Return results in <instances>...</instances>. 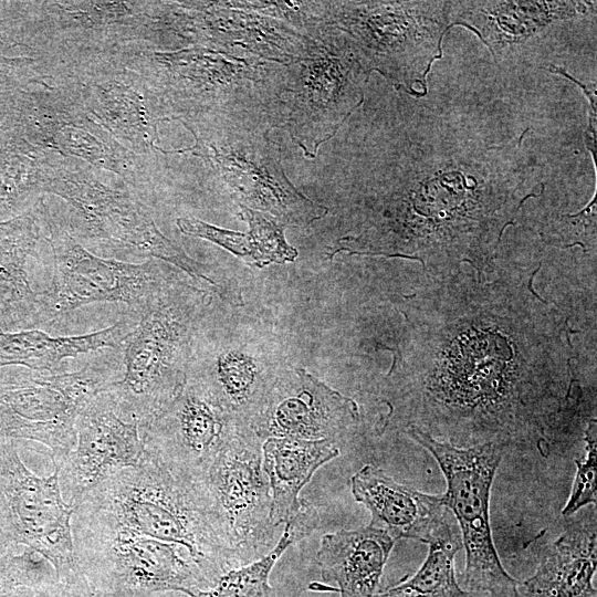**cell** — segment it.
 <instances>
[{"label":"cell","instance_id":"cell-1","mask_svg":"<svg viewBox=\"0 0 597 597\" xmlns=\"http://www.w3.org/2000/svg\"><path fill=\"white\" fill-rule=\"evenodd\" d=\"M140 56V77L171 119L281 127L285 65L195 45Z\"/></svg>","mask_w":597,"mask_h":597},{"label":"cell","instance_id":"cell-2","mask_svg":"<svg viewBox=\"0 0 597 597\" xmlns=\"http://www.w3.org/2000/svg\"><path fill=\"white\" fill-rule=\"evenodd\" d=\"M74 512L106 525L185 546L212 586L245 565L216 531L191 483L176 479L144 449L138 465L90 492Z\"/></svg>","mask_w":597,"mask_h":597},{"label":"cell","instance_id":"cell-3","mask_svg":"<svg viewBox=\"0 0 597 597\" xmlns=\"http://www.w3.org/2000/svg\"><path fill=\"white\" fill-rule=\"evenodd\" d=\"M451 27V1H323L320 29L338 32L368 74L422 97Z\"/></svg>","mask_w":597,"mask_h":597},{"label":"cell","instance_id":"cell-4","mask_svg":"<svg viewBox=\"0 0 597 597\" xmlns=\"http://www.w3.org/2000/svg\"><path fill=\"white\" fill-rule=\"evenodd\" d=\"M207 297L174 281L123 341V375L104 391L123 419L144 426L182 391L193 327Z\"/></svg>","mask_w":597,"mask_h":597},{"label":"cell","instance_id":"cell-5","mask_svg":"<svg viewBox=\"0 0 597 597\" xmlns=\"http://www.w3.org/2000/svg\"><path fill=\"white\" fill-rule=\"evenodd\" d=\"M180 122L192 134L195 145L159 151L201 158L227 184L240 207L286 227L308 226L327 213L326 207L305 197L286 177L270 129L228 121Z\"/></svg>","mask_w":597,"mask_h":597},{"label":"cell","instance_id":"cell-6","mask_svg":"<svg viewBox=\"0 0 597 597\" xmlns=\"http://www.w3.org/2000/svg\"><path fill=\"white\" fill-rule=\"evenodd\" d=\"M72 533L90 597H149L168 590L193 597L210 587L189 551L179 544L116 528L76 512Z\"/></svg>","mask_w":597,"mask_h":597},{"label":"cell","instance_id":"cell-7","mask_svg":"<svg viewBox=\"0 0 597 597\" xmlns=\"http://www.w3.org/2000/svg\"><path fill=\"white\" fill-rule=\"evenodd\" d=\"M407 432L436 458L444 474L447 491L441 499L459 523L465 549L464 589L479 597H520V583L502 566L490 525L491 488L502 448L492 443L459 448L416 426Z\"/></svg>","mask_w":597,"mask_h":597},{"label":"cell","instance_id":"cell-8","mask_svg":"<svg viewBox=\"0 0 597 597\" xmlns=\"http://www.w3.org/2000/svg\"><path fill=\"white\" fill-rule=\"evenodd\" d=\"M369 74L335 30L320 29L316 46L285 65L281 127L307 158L331 139L364 102Z\"/></svg>","mask_w":597,"mask_h":597},{"label":"cell","instance_id":"cell-9","mask_svg":"<svg viewBox=\"0 0 597 597\" xmlns=\"http://www.w3.org/2000/svg\"><path fill=\"white\" fill-rule=\"evenodd\" d=\"M123 356L111 354L72 373H38L0 381V437L44 444L61 468L76 443V420L84 407L123 375Z\"/></svg>","mask_w":597,"mask_h":597},{"label":"cell","instance_id":"cell-10","mask_svg":"<svg viewBox=\"0 0 597 597\" xmlns=\"http://www.w3.org/2000/svg\"><path fill=\"white\" fill-rule=\"evenodd\" d=\"M219 535L245 564L272 546V496L263 469L262 443L240 425L205 475L191 483Z\"/></svg>","mask_w":597,"mask_h":597},{"label":"cell","instance_id":"cell-11","mask_svg":"<svg viewBox=\"0 0 597 597\" xmlns=\"http://www.w3.org/2000/svg\"><path fill=\"white\" fill-rule=\"evenodd\" d=\"M43 191L59 196L70 205L84 237L168 262L223 294L209 266L190 258L168 239L148 209L126 191L104 185L92 172L65 166L57 156L49 166Z\"/></svg>","mask_w":597,"mask_h":597},{"label":"cell","instance_id":"cell-12","mask_svg":"<svg viewBox=\"0 0 597 597\" xmlns=\"http://www.w3.org/2000/svg\"><path fill=\"white\" fill-rule=\"evenodd\" d=\"M73 513L63 500L59 467L40 478L23 464L13 443L0 441L1 543L35 551L52 565L59 583L90 597L75 557Z\"/></svg>","mask_w":597,"mask_h":597},{"label":"cell","instance_id":"cell-13","mask_svg":"<svg viewBox=\"0 0 597 597\" xmlns=\"http://www.w3.org/2000/svg\"><path fill=\"white\" fill-rule=\"evenodd\" d=\"M46 230L53 276L38 294L40 322L57 321L93 303H123L140 317L174 282L153 261L128 263L91 253L50 217Z\"/></svg>","mask_w":597,"mask_h":597},{"label":"cell","instance_id":"cell-14","mask_svg":"<svg viewBox=\"0 0 597 597\" xmlns=\"http://www.w3.org/2000/svg\"><path fill=\"white\" fill-rule=\"evenodd\" d=\"M153 18L154 28L195 46L283 65L304 57L318 42L282 20L233 1L156 2Z\"/></svg>","mask_w":597,"mask_h":597},{"label":"cell","instance_id":"cell-15","mask_svg":"<svg viewBox=\"0 0 597 597\" xmlns=\"http://www.w3.org/2000/svg\"><path fill=\"white\" fill-rule=\"evenodd\" d=\"M242 425L186 384L179 396L154 420L140 426L144 449L155 454L178 480L193 483Z\"/></svg>","mask_w":597,"mask_h":597},{"label":"cell","instance_id":"cell-16","mask_svg":"<svg viewBox=\"0 0 597 597\" xmlns=\"http://www.w3.org/2000/svg\"><path fill=\"white\" fill-rule=\"evenodd\" d=\"M596 1H451V22L474 32L495 62L507 63L595 14Z\"/></svg>","mask_w":597,"mask_h":597},{"label":"cell","instance_id":"cell-17","mask_svg":"<svg viewBox=\"0 0 597 597\" xmlns=\"http://www.w3.org/2000/svg\"><path fill=\"white\" fill-rule=\"evenodd\" d=\"M75 429V447L60 468L62 495L74 510L100 484L138 465L144 453L139 425L123 419L106 392L84 407Z\"/></svg>","mask_w":597,"mask_h":597},{"label":"cell","instance_id":"cell-18","mask_svg":"<svg viewBox=\"0 0 597 597\" xmlns=\"http://www.w3.org/2000/svg\"><path fill=\"white\" fill-rule=\"evenodd\" d=\"M358 419L357 404L313 379L305 373L273 389L253 430L263 440L296 438L334 440Z\"/></svg>","mask_w":597,"mask_h":597},{"label":"cell","instance_id":"cell-19","mask_svg":"<svg viewBox=\"0 0 597 597\" xmlns=\"http://www.w3.org/2000/svg\"><path fill=\"white\" fill-rule=\"evenodd\" d=\"M354 499L371 515L370 526L395 541L429 544L454 520L441 495H431L397 482L380 468L366 464L350 480Z\"/></svg>","mask_w":597,"mask_h":597},{"label":"cell","instance_id":"cell-20","mask_svg":"<svg viewBox=\"0 0 597 597\" xmlns=\"http://www.w3.org/2000/svg\"><path fill=\"white\" fill-rule=\"evenodd\" d=\"M596 514L569 523L549 546L533 576L519 584L520 597H595Z\"/></svg>","mask_w":597,"mask_h":597},{"label":"cell","instance_id":"cell-21","mask_svg":"<svg viewBox=\"0 0 597 597\" xmlns=\"http://www.w3.org/2000/svg\"><path fill=\"white\" fill-rule=\"evenodd\" d=\"M395 542L370 525L325 534L316 557L322 578L337 583L341 597H373Z\"/></svg>","mask_w":597,"mask_h":597},{"label":"cell","instance_id":"cell-22","mask_svg":"<svg viewBox=\"0 0 597 597\" xmlns=\"http://www.w3.org/2000/svg\"><path fill=\"white\" fill-rule=\"evenodd\" d=\"M145 84L124 76L102 77L83 85L78 101L85 112L115 138L140 150L156 149L157 124L148 107Z\"/></svg>","mask_w":597,"mask_h":597},{"label":"cell","instance_id":"cell-23","mask_svg":"<svg viewBox=\"0 0 597 597\" xmlns=\"http://www.w3.org/2000/svg\"><path fill=\"white\" fill-rule=\"evenodd\" d=\"M339 455L334 440L268 438L262 443L263 469L269 478L272 512L276 527L286 524L300 511V493L315 471Z\"/></svg>","mask_w":597,"mask_h":597},{"label":"cell","instance_id":"cell-24","mask_svg":"<svg viewBox=\"0 0 597 597\" xmlns=\"http://www.w3.org/2000/svg\"><path fill=\"white\" fill-rule=\"evenodd\" d=\"M135 326L134 321L124 318L106 328L77 336L54 337L42 331L3 335L0 341V365L20 364L55 374L66 358L119 348Z\"/></svg>","mask_w":597,"mask_h":597},{"label":"cell","instance_id":"cell-25","mask_svg":"<svg viewBox=\"0 0 597 597\" xmlns=\"http://www.w3.org/2000/svg\"><path fill=\"white\" fill-rule=\"evenodd\" d=\"M241 209L240 216L249 224L248 232L218 228L196 218H178L176 224L181 233L216 243L256 266L296 259V249L287 244L284 238L286 226L268 214L243 207Z\"/></svg>","mask_w":597,"mask_h":597},{"label":"cell","instance_id":"cell-26","mask_svg":"<svg viewBox=\"0 0 597 597\" xmlns=\"http://www.w3.org/2000/svg\"><path fill=\"white\" fill-rule=\"evenodd\" d=\"M40 234V219L32 213L0 226V314L13 322H40L38 294L24 270Z\"/></svg>","mask_w":597,"mask_h":597},{"label":"cell","instance_id":"cell-27","mask_svg":"<svg viewBox=\"0 0 597 597\" xmlns=\"http://www.w3.org/2000/svg\"><path fill=\"white\" fill-rule=\"evenodd\" d=\"M318 523L316 509L302 499L300 511L285 524L273 549L249 564L228 570L212 586L199 590L193 597H274L269 584L274 564L291 545L316 530Z\"/></svg>","mask_w":597,"mask_h":597},{"label":"cell","instance_id":"cell-28","mask_svg":"<svg viewBox=\"0 0 597 597\" xmlns=\"http://www.w3.org/2000/svg\"><path fill=\"white\" fill-rule=\"evenodd\" d=\"M461 547L460 531L453 520L429 543L428 556L413 576L373 597H479L457 580L454 558Z\"/></svg>","mask_w":597,"mask_h":597},{"label":"cell","instance_id":"cell-29","mask_svg":"<svg viewBox=\"0 0 597 597\" xmlns=\"http://www.w3.org/2000/svg\"><path fill=\"white\" fill-rule=\"evenodd\" d=\"M586 450L585 454L577 458L575 463L576 474L573 482L569 499L562 510V514L568 517L578 510L589 504H596V472H597V440L596 420L589 421L585 431Z\"/></svg>","mask_w":597,"mask_h":597},{"label":"cell","instance_id":"cell-30","mask_svg":"<svg viewBox=\"0 0 597 597\" xmlns=\"http://www.w3.org/2000/svg\"><path fill=\"white\" fill-rule=\"evenodd\" d=\"M31 586L29 572L18 557H0V597H32Z\"/></svg>","mask_w":597,"mask_h":597},{"label":"cell","instance_id":"cell-31","mask_svg":"<svg viewBox=\"0 0 597 597\" xmlns=\"http://www.w3.org/2000/svg\"><path fill=\"white\" fill-rule=\"evenodd\" d=\"M34 597H86L78 589L69 585L55 582L41 588Z\"/></svg>","mask_w":597,"mask_h":597},{"label":"cell","instance_id":"cell-32","mask_svg":"<svg viewBox=\"0 0 597 597\" xmlns=\"http://www.w3.org/2000/svg\"><path fill=\"white\" fill-rule=\"evenodd\" d=\"M541 266H542V264H540V266L532 273V275L530 277V281H528V284H527V287L532 292V294L536 296V298H538L540 301H542L543 303L546 304L547 302L545 300H543L537 293H535V291L532 287L533 277L540 271Z\"/></svg>","mask_w":597,"mask_h":597},{"label":"cell","instance_id":"cell-33","mask_svg":"<svg viewBox=\"0 0 597 597\" xmlns=\"http://www.w3.org/2000/svg\"><path fill=\"white\" fill-rule=\"evenodd\" d=\"M566 328H567V332H566L567 343H568L569 347L573 348L569 335L575 334V333H580V331H574V329L569 328L568 324H567V320H566Z\"/></svg>","mask_w":597,"mask_h":597}]
</instances>
